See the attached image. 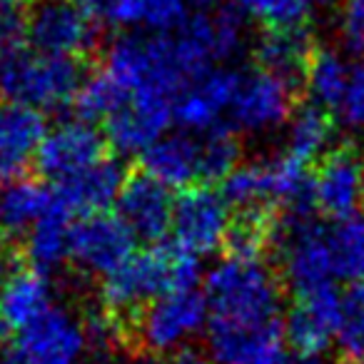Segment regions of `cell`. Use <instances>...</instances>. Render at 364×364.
<instances>
[{"label":"cell","instance_id":"obj_1","mask_svg":"<svg viewBox=\"0 0 364 364\" xmlns=\"http://www.w3.org/2000/svg\"><path fill=\"white\" fill-rule=\"evenodd\" d=\"M198 279L200 259L175 242L137 250L120 269L100 282L102 312L130 332L135 317L147 304L177 289H193Z\"/></svg>","mask_w":364,"mask_h":364},{"label":"cell","instance_id":"obj_2","mask_svg":"<svg viewBox=\"0 0 364 364\" xmlns=\"http://www.w3.org/2000/svg\"><path fill=\"white\" fill-rule=\"evenodd\" d=\"M205 299L210 322L237 327L284 322L279 317L282 282L262 257L228 255L220 259L205 279Z\"/></svg>","mask_w":364,"mask_h":364},{"label":"cell","instance_id":"obj_3","mask_svg":"<svg viewBox=\"0 0 364 364\" xmlns=\"http://www.w3.org/2000/svg\"><path fill=\"white\" fill-rule=\"evenodd\" d=\"M307 165L297 157L274 155L264 160L242 162L228 180H223L225 200L230 208L242 213H269L272 208L284 210V220L309 218L312 195H309Z\"/></svg>","mask_w":364,"mask_h":364},{"label":"cell","instance_id":"obj_4","mask_svg":"<svg viewBox=\"0 0 364 364\" xmlns=\"http://www.w3.org/2000/svg\"><path fill=\"white\" fill-rule=\"evenodd\" d=\"M82 80L80 63L73 58L38 53L31 46L0 55V92L38 112L73 105Z\"/></svg>","mask_w":364,"mask_h":364},{"label":"cell","instance_id":"obj_5","mask_svg":"<svg viewBox=\"0 0 364 364\" xmlns=\"http://www.w3.org/2000/svg\"><path fill=\"white\" fill-rule=\"evenodd\" d=\"M177 60L190 82L205 73L223 68L245 48V16L237 8H218L188 16L175 33H170Z\"/></svg>","mask_w":364,"mask_h":364},{"label":"cell","instance_id":"obj_6","mask_svg":"<svg viewBox=\"0 0 364 364\" xmlns=\"http://www.w3.org/2000/svg\"><path fill=\"white\" fill-rule=\"evenodd\" d=\"M210 322V307L200 289H177L147 304L132 322L130 332L145 352L170 354L185 347L190 337Z\"/></svg>","mask_w":364,"mask_h":364},{"label":"cell","instance_id":"obj_7","mask_svg":"<svg viewBox=\"0 0 364 364\" xmlns=\"http://www.w3.org/2000/svg\"><path fill=\"white\" fill-rule=\"evenodd\" d=\"M85 344V324L65 307L53 304L3 347L0 364H77Z\"/></svg>","mask_w":364,"mask_h":364},{"label":"cell","instance_id":"obj_8","mask_svg":"<svg viewBox=\"0 0 364 364\" xmlns=\"http://www.w3.org/2000/svg\"><path fill=\"white\" fill-rule=\"evenodd\" d=\"M53 307L48 274L33 269L26 257L0 250V344L18 337Z\"/></svg>","mask_w":364,"mask_h":364},{"label":"cell","instance_id":"obj_9","mask_svg":"<svg viewBox=\"0 0 364 364\" xmlns=\"http://www.w3.org/2000/svg\"><path fill=\"white\" fill-rule=\"evenodd\" d=\"M232 223V208L225 195L208 185H195L175 200V213H172L175 245L198 259L228 245Z\"/></svg>","mask_w":364,"mask_h":364},{"label":"cell","instance_id":"obj_10","mask_svg":"<svg viewBox=\"0 0 364 364\" xmlns=\"http://www.w3.org/2000/svg\"><path fill=\"white\" fill-rule=\"evenodd\" d=\"M95 43V21L73 0H38L28 8V46L33 50L77 60Z\"/></svg>","mask_w":364,"mask_h":364},{"label":"cell","instance_id":"obj_11","mask_svg":"<svg viewBox=\"0 0 364 364\" xmlns=\"http://www.w3.org/2000/svg\"><path fill=\"white\" fill-rule=\"evenodd\" d=\"M282 279L294 294L319 287H334L332 259L327 247V225L309 218L284 220Z\"/></svg>","mask_w":364,"mask_h":364},{"label":"cell","instance_id":"obj_12","mask_svg":"<svg viewBox=\"0 0 364 364\" xmlns=\"http://www.w3.org/2000/svg\"><path fill=\"white\" fill-rule=\"evenodd\" d=\"M135 242L137 237L117 215H90L73 225L70 259L85 274L105 279L137 252Z\"/></svg>","mask_w":364,"mask_h":364},{"label":"cell","instance_id":"obj_13","mask_svg":"<svg viewBox=\"0 0 364 364\" xmlns=\"http://www.w3.org/2000/svg\"><path fill=\"white\" fill-rule=\"evenodd\" d=\"M294 112L292 82L274 77L264 70H252L240 75V85L230 107V125L235 132H259L277 130L289 122Z\"/></svg>","mask_w":364,"mask_h":364},{"label":"cell","instance_id":"obj_14","mask_svg":"<svg viewBox=\"0 0 364 364\" xmlns=\"http://www.w3.org/2000/svg\"><path fill=\"white\" fill-rule=\"evenodd\" d=\"M107 157V137L85 120H65L50 127L38 152L36 167L55 185L85 172Z\"/></svg>","mask_w":364,"mask_h":364},{"label":"cell","instance_id":"obj_15","mask_svg":"<svg viewBox=\"0 0 364 364\" xmlns=\"http://www.w3.org/2000/svg\"><path fill=\"white\" fill-rule=\"evenodd\" d=\"M312 208L329 220L357 215L364 203V162L352 147H334L309 180Z\"/></svg>","mask_w":364,"mask_h":364},{"label":"cell","instance_id":"obj_16","mask_svg":"<svg viewBox=\"0 0 364 364\" xmlns=\"http://www.w3.org/2000/svg\"><path fill=\"white\" fill-rule=\"evenodd\" d=\"M175 97L162 92H140L112 120L105 122V137L120 155H145L175 120Z\"/></svg>","mask_w":364,"mask_h":364},{"label":"cell","instance_id":"obj_17","mask_svg":"<svg viewBox=\"0 0 364 364\" xmlns=\"http://www.w3.org/2000/svg\"><path fill=\"white\" fill-rule=\"evenodd\" d=\"M342 324V294L319 287L294 297L284 317V337L302 357H317L337 339Z\"/></svg>","mask_w":364,"mask_h":364},{"label":"cell","instance_id":"obj_18","mask_svg":"<svg viewBox=\"0 0 364 364\" xmlns=\"http://www.w3.org/2000/svg\"><path fill=\"white\" fill-rule=\"evenodd\" d=\"M237 85L240 73L230 68H215L205 73L177 95L175 122H180L182 132L190 135H208L223 127V117L230 115Z\"/></svg>","mask_w":364,"mask_h":364},{"label":"cell","instance_id":"obj_19","mask_svg":"<svg viewBox=\"0 0 364 364\" xmlns=\"http://www.w3.org/2000/svg\"><path fill=\"white\" fill-rule=\"evenodd\" d=\"M48 130L43 112L21 102H0V185L26 177Z\"/></svg>","mask_w":364,"mask_h":364},{"label":"cell","instance_id":"obj_20","mask_svg":"<svg viewBox=\"0 0 364 364\" xmlns=\"http://www.w3.org/2000/svg\"><path fill=\"white\" fill-rule=\"evenodd\" d=\"M175 200L170 190L145 172L127 177L117 198V218L130 228L137 240L160 242L172 230Z\"/></svg>","mask_w":364,"mask_h":364},{"label":"cell","instance_id":"obj_21","mask_svg":"<svg viewBox=\"0 0 364 364\" xmlns=\"http://www.w3.org/2000/svg\"><path fill=\"white\" fill-rule=\"evenodd\" d=\"M142 172L167 190H190L203 180V145L200 135L167 132L142 155Z\"/></svg>","mask_w":364,"mask_h":364},{"label":"cell","instance_id":"obj_22","mask_svg":"<svg viewBox=\"0 0 364 364\" xmlns=\"http://www.w3.org/2000/svg\"><path fill=\"white\" fill-rule=\"evenodd\" d=\"M125 172L122 165L112 157H105L97 165L87 167L85 172L60 182L55 188V195L70 215L90 218V215H102L117 205V198L125 185Z\"/></svg>","mask_w":364,"mask_h":364},{"label":"cell","instance_id":"obj_23","mask_svg":"<svg viewBox=\"0 0 364 364\" xmlns=\"http://www.w3.org/2000/svg\"><path fill=\"white\" fill-rule=\"evenodd\" d=\"M55 203V190L41 180L21 177L0 185V232L6 237L26 240V235L41 223V218Z\"/></svg>","mask_w":364,"mask_h":364},{"label":"cell","instance_id":"obj_24","mask_svg":"<svg viewBox=\"0 0 364 364\" xmlns=\"http://www.w3.org/2000/svg\"><path fill=\"white\" fill-rule=\"evenodd\" d=\"M73 215L65 205L58 200L53 208L41 218V223L26 235V250L23 257L33 269L43 274H50L60 267L65 259H70V237H73Z\"/></svg>","mask_w":364,"mask_h":364},{"label":"cell","instance_id":"obj_25","mask_svg":"<svg viewBox=\"0 0 364 364\" xmlns=\"http://www.w3.org/2000/svg\"><path fill=\"white\" fill-rule=\"evenodd\" d=\"M314 50L317 48L312 46L304 28H279V31H267L259 38L255 58L259 70L292 82L304 77Z\"/></svg>","mask_w":364,"mask_h":364},{"label":"cell","instance_id":"obj_26","mask_svg":"<svg viewBox=\"0 0 364 364\" xmlns=\"http://www.w3.org/2000/svg\"><path fill=\"white\" fill-rule=\"evenodd\" d=\"M327 247L332 259L334 282L362 284L364 282V213L342 220H329Z\"/></svg>","mask_w":364,"mask_h":364},{"label":"cell","instance_id":"obj_27","mask_svg":"<svg viewBox=\"0 0 364 364\" xmlns=\"http://www.w3.org/2000/svg\"><path fill=\"white\" fill-rule=\"evenodd\" d=\"M352 65L342 53L332 50V48H319L314 50L312 60L304 73V85L312 97V105L322 107V110H337L339 100H342L344 90H347L349 75H352Z\"/></svg>","mask_w":364,"mask_h":364},{"label":"cell","instance_id":"obj_28","mask_svg":"<svg viewBox=\"0 0 364 364\" xmlns=\"http://www.w3.org/2000/svg\"><path fill=\"white\" fill-rule=\"evenodd\" d=\"M329 142H332L329 112L317 105L294 107L292 117L287 122V150L284 152L307 165L314 157L327 155Z\"/></svg>","mask_w":364,"mask_h":364},{"label":"cell","instance_id":"obj_29","mask_svg":"<svg viewBox=\"0 0 364 364\" xmlns=\"http://www.w3.org/2000/svg\"><path fill=\"white\" fill-rule=\"evenodd\" d=\"M127 92L112 80L107 73H95V75L85 77L77 90L73 107L77 112V120L85 122H100V120H112L122 107L127 105Z\"/></svg>","mask_w":364,"mask_h":364},{"label":"cell","instance_id":"obj_30","mask_svg":"<svg viewBox=\"0 0 364 364\" xmlns=\"http://www.w3.org/2000/svg\"><path fill=\"white\" fill-rule=\"evenodd\" d=\"M312 6V0H237V11L267 31L304 28Z\"/></svg>","mask_w":364,"mask_h":364},{"label":"cell","instance_id":"obj_31","mask_svg":"<svg viewBox=\"0 0 364 364\" xmlns=\"http://www.w3.org/2000/svg\"><path fill=\"white\" fill-rule=\"evenodd\" d=\"M203 145V180L205 182H223L237 170L240 162V140L232 127L223 125L218 130L200 135Z\"/></svg>","mask_w":364,"mask_h":364},{"label":"cell","instance_id":"obj_32","mask_svg":"<svg viewBox=\"0 0 364 364\" xmlns=\"http://www.w3.org/2000/svg\"><path fill=\"white\" fill-rule=\"evenodd\" d=\"M337 344L347 359L364 362V282L352 284L342 294V324Z\"/></svg>","mask_w":364,"mask_h":364},{"label":"cell","instance_id":"obj_33","mask_svg":"<svg viewBox=\"0 0 364 364\" xmlns=\"http://www.w3.org/2000/svg\"><path fill=\"white\" fill-rule=\"evenodd\" d=\"M73 3L95 23H107V26L117 28L140 26L137 0H73Z\"/></svg>","mask_w":364,"mask_h":364},{"label":"cell","instance_id":"obj_34","mask_svg":"<svg viewBox=\"0 0 364 364\" xmlns=\"http://www.w3.org/2000/svg\"><path fill=\"white\" fill-rule=\"evenodd\" d=\"M334 115L347 130H364V63L352 65L347 90H344Z\"/></svg>","mask_w":364,"mask_h":364},{"label":"cell","instance_id":"obj_35","mask_svg":"<svg viewBox=\"0 0 364 364\" xmlns=\"http://www.w3.org/2000/svg\"><path fill=\"white\" fill-rule=\"evenodd\" d=\"M339 36L347 50L364 53V0H342Z\"/></svg>","mask_w":364,"mask_h":364},{"label":"cell","instance_id":"obj_36","mask_svg":"<svg viewBox=\"0 0 364 364\" xmlns=\"http://www.w3.org/2000/svg\"><path fill=\"white\" fill-rule=\"evenodd\" d=\"M162 364H215V362L208 352L193 347V344H185V347H180V349H175V352L167 354Z\"/></svg>","mask_w":364,"mask_h":364},{"label":"cell","instance_id":"obj_37","mask_svg":"<svg viewBox=\"0 0 364 364\" xmlns=\"http://www.w3.org/2000/svg\"><path fill=\"white\" fill-rule=\"evenodd\" d=\"M264 364H319L317 357H302V354H287V352H279L277 357H272L269 362Z\"/></svg>","mask_w":364,"mask_h":364},{"label":"cell","instance_id":"obj_38","mask_svg":"<svg viewBox=\"0 0 364 364\" xmlns=\"http://www.w3.org/2000/svg\"><path fill=\"white\" fill-rule=\"evenodd\" d=\"M190 3H195L200 11H218V8L228 6V0H190Z\"/></svg>","mask_w":364,"mask_h":364},{"label":"cell","instance_id":"obj_39","mask_svg":"<svg viewBox=\"0 0 364 364\" xmlns=\"http://www.w3.org/2000/svg\"><path fill=\"white\" fill-rule=\"evenodd\" d=\"M11 3H16V6H33V3H38V0H11Z\"/></svg>","mask_w":364,"mask_h":364},{"label":"cell","instance_id":"obj_40","mask_svg":"<svg viewBox=\"0 0 364 364\" xmlns=\"http://www.w3.org/2000/svg\"><path fill=\"white\" fill-rule=\"evenodd\" d=\"M120 364H150L147 359H125V362H120Z\"/></svg>","mask_w":364,"mask_h":364},{"label":"cell","instance_id":"obj_41","mask_svg":"<svg viewBox=\"0 0 364 364\" xmlns=\"http://www.w3.org/2000/svg\"><path fill=\"white\" fill-rule=\"evenodd\" d=\"M344 364H364V362H357V359H344Z\"/></svg>","mask_w":364,"mask_h":364},{"label":"cell","instance_id":"obj_42","mask_svg":"<svg viewBox=\"0 0 364 364\" xmlns=\"http://www.w3.org/2000/svg\"><path fill=\"white\" fill-rule=\"evenodd\" d=\"M0 11H3V0H0Z\"/></svg>","mask_w":364,"mask_h":364},{"label":"cell","instance_id":"obj_43","mask_svg":"<svg viewBox=\"0 0 364 364\" xmlns=\"http://www.w3.org/2000/svg\"><path fill=\"white\" fill-rule=\"evenodd\" d=\"M312 3H317V0H312Z\"/></svg>","mask_w":364,"mask_h":364},{"label":"cell","instance_id":"obj_44","mask_svg":"<svg viewBox=\"0 0 364 364\" xmlns=\"http://www.w3.org/2000/svg\"><path fill=\"white\" fill-rule=\"evenodd\" d=\"M0 235H3V232H0Z\"/></svg>","mask_w":364,"mask_h":364}]
</instances>
